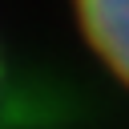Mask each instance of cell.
Listing matches in <instances>:
<instances>
[{"label": "cell", "instance_id": "obj_1", "mask_svg": "<svg viewBox=\"0 0 129 129\" xmlns=\"http://www.w3.org/2000/svg\"><path fill=\"white\" fill-rule=\"evenodd\" d=\"M81 44L129 93V0H69Z\"/></svg>", "mask_w": 129, "mask_h": 129}]
</instances>
